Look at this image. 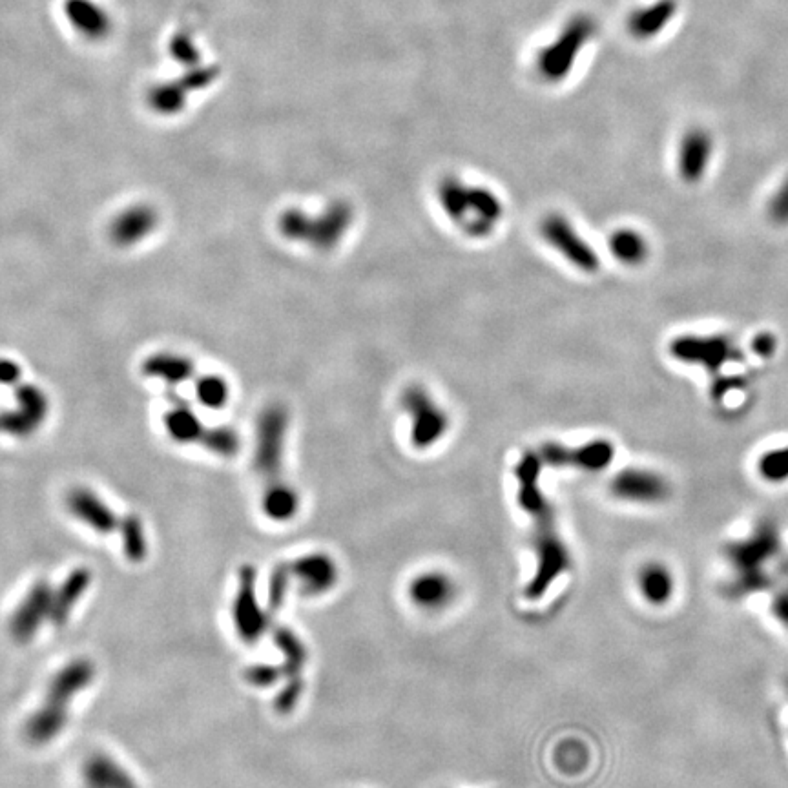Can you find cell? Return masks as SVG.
<instances>
[{
    "mask_svg": "<svg viewBox=\"0 0 788 788\" xmlns=\"http://www.w3.org/2000/svg\"><path fill=\"white\" fill-rule=\"evenodd\" d=\"M185 97H187V90L183 88V84L181 86L179 84H163V86H157L152 90L148 101L157 114L172 115L183 110Z\"/></svg>",
    "mask_w": 788,
    "mask_h": 788,
    "instance_id": "obj_35",
    "label": "cell"
},
{
    "mask_svg": "<svg viewBox=\"0 0 788 788\" xmlns=\"http://www.w3.org/2000/svg\"><path fill=\"white\" fill-rule=\"evenodd\" d=\"M436 197L449 221L469 238L491 236L504 214V205L493 190L467 185L457 176L442 177Z\"/></svg>",
    "mask_w": 788,
    "mask_h": 788,
    "instance_id": "obj_2",
    "label": "cell"
},
{
    "mask_svg": "<svg viewBox=\"0 0 788 788\" xmlns=\"http://www.w3.org/2000/svg\"><path fill=\"white\" fill-rule=\"evenodd\" d=\"M261 508H263V513L270 520L287 522V520L296 517L298 508H300V497H298L296 489L292 488V486L265 489L263 491V500H261Z\"/></svg>",
    "mask_w": 788,
    "mask_h": 788,
    "instance_id": "obj_30",
    "label": "cell"
},
{
    "mask_svg": "<svg viewBox=\"0 0 788 788\" xmlns=\"http://www.w3.org/2000/svg\"><path fill=\"white\" fill-rule=\"evenodd\" d=\"M400 404L411 422L409 438L416 449H429L442 440L449 429V415L422 385L405 387Z\"/></svg>",
    "mask_w": 788,
    "mask_h": 788,
    "instance_id": "obj_5",
    "label": "cell"
},
{
    "mask_svg": "<svg viewBox=\"0 0 788 788\" xmlns=\"http://www.w3.org/2000/svg\"><path fill=\"white\" fill-rule=\"evenodd\" d=\"M768 218L776 225H788V177L768 201Z\"/></svg>",
    "mask_w": 788,
    "mask_h": 788,
    "instance_id": "obj_41",
    "label": "cell"
},
{
    "mask_svg": "<svg viewBox=\"0 0 788 788\" xmlns=\"http://www.w3.org/2000/svg\"><path fill=\"white\" fill-rule=\"evenodd\" d=\"M557 763L566 772H577L579 768L586 765V754L582 750L581 743H564L557 750Z\"/></svg>",
    "mask_w": 788,
    "mask_h": 788,
    "instance_id": "obj_40",
    "label": "cell"
},
{
    "mask_svg": "<svg viewBox=\"0 0 788 788\" xmlns=\"http://www.w3.org/2000/svg\"><path fill=\"white\" fill-rule=\"evenodd\" d=\"M86 788H139L126 768L106 754L88 757L83 767Z\"/></svg>",
    "mask_w": 788,
    "mask_h": 788,
    "instance_id": "obj_23",
    "label": "cell"
},
{
    "mask_svg": "<svg viewBox=\"0 0 788 788\" xmlns=\"http://www.w3.org/2000/svg\"><path fill=\"white\" fill-rule=\"evenodd\" d=\"M172 53H174L177 61H181V63L188 64L196 61V50L192 46V41H188L183 35H179L172 41Z\"/></svg>",
    "mask_w": 788,
    "mask_h": 788,
    "instance_id": "obj_42",
    "label": "cell"
},
{
    "mask_svg": "<svg viewBox=\"0 0 788 788\" xmlns=\"http://www.w3.org/2000/svg\"><path fill=\"white\" fill-rule=\"evenodd\" d=\"M159 218L156 208L135 205L121 212L110 225V239L119 247H132L156 230Z\"/></svg>",
    "mask_w": 788,
    "mask_h": 788,
    "instance_id": "obj_20",
    "label": "cell"
},
{
    "mask_svg": "<svg viewBox=\"0 0 788 788\" xmlns=\"http://www.w3.org/2000/svg\"><path fill=\"white\" fill-rule=\"evenodd\" d=\"M66 506L73 517L81 520L88 528L94 529L101 535H110L119 528L117 515L103 498L94 493L92 489L75 488L66 497Z\"/></svg>",
    "mask_w": 788,
    "mask_h": 788,
    "instance_id": "obj_16",
    "label": "cell"
},
{
    "mask_svg": "<svg viewBox=\"0 0 788 788\" xmlns=\"http://www.w3.org/2000/svg\"><path fill=\"white\" fill-rule=\"evenodd\" d=\"M92 584V571L86 568L73 570L57 590H53L52 610H50V623L55 626H64L68 623L73 608L81 601L84 593Z\"/></svg>",
    "mask_w": 788,
    "mask_h": 788,
    "instance_id": "obj_22",
    "label": "cell"
},
{
    "mask_svg": "<svg viewBox=\"0 0 788 788\" xmlns=\"http://www.w3.org/2000/svg\"><path fill=\"white\" fill-rule=\"evenodd\" d=\"M232 621L239 639L245 644H256L269 630V615L261 610L256 595V570L243 566L239 570L236 599L232 604Z\"/></svg>",
    "mask_w": 788,
    "mask_h": 788,
    "instance_id": "obj_8",
    "label": "cell"
},
{
    "mask_svg": "<svg viewBox=\"0 0 788 788\" xmlns=\"http://www.w3.org/2000/svg\"><path fill=\"white\" fill-rule=\"evenodd\" d=\"M610 252L617 260L630 265V267H637L641 265L648 258L650 254V247L648 241L644 238L643 234H639L637 230L633 229H619L613 232L610 236Z\"/></svg>",
    "mask_w": 788,
    "mask_h": 788,
    "instance_id": "obj_29",
    "label": "cell"
},
{
    "mask_svg": "<svg viewBox=\"0 0 788 788\" xmlns=\"http://www.w3.org/2000/svg\"><path fill=\"white\" fill-rule=\"evenodd\" d=\"M170 400V411L165 415V426L168 435L172 436L179 444H201L207 426L199 420L192 405L187 400L177 396L172 389L166 391Z\"/></svg>",
    "mask_w": 788,
    "mask_h": 788,
    "instance_id": "obj_21",
    "label": "cell"
},
{
    "mask_svg": "<svg viewBox=\"0 0 788 788\" xmlns=\"http://www.w3.org/2000/svg\"><path fill=\"white\" fill-rule=\"evenodd\" d=\"M712 152H714V143L706 130L701 128L688 130L679 143V154H677V168L681 179L690 185L699 183L705 177Z\"/></svg>",
    "mask_w": 788,
    "mask_h": 788,
    "instance_id": "obj_17",
    "label": "cell"
},
{
    "mask_svg": "<svg viewBox=\"0 0 788 788\" xmlns=\"http://www.w3.org/2000/svg\"><path fill=\"white\" fill-rule=\"evenodd\" d=\"M143 373L150 378L163 380L165 384L177 385L188 382L196 374V367L183 354L157 353L143 363Z\"/></svg>",
    "mask_w": 788,
    "mask_h": 788,
    "instance_id": "obj_27",
    "label": "cell"
},
{
    "mask_svg": "<svg viewBox=\"0 0 788 788\" xmlns=\"http://www.w3.org/2000/svg\"><path fill=\"white\" fill-rule=\"evenodd\" d=\"M64 11L73 28L88 39L99 41L110 33V19L94 0H68Z\"/></svg>",
    "mask_w": 788,
    "mask_h": 788,
    "instance_id": "obj_26",
    "label": "cell"
},
{
    "mask_svg": "<svg viewBox=\"0 0 788 788\" xmlns=\"http://www.w3.org/2000/svg\"><path fill=\"white\" fill-rule=\"evenodd\" d=\"M301 695H303V679L300 675L289 677V683L281 688L274 699L276 712L281 716L291 714L292 710L300 703Z\"/></svg>",
    "mask_w": 788,
    "mask_h": 788,
    "instance_id": "obj_38",
    "label": "cell"
},
{
    "mask_svg": "<svg viewBox=\"0 0 788 788\" xmlns=\"http://www.w3.org/2000/svg\"><path fill=\"white\" fill-rule=\"evenodd\" d=\"M353 223V205L345 199H336L320 214L287 208L278 219V230L289 241L303 243L316 252H331L342 243Z\"/></svg>",
    "mask_w": 788,
    "mask_h": 788,
    "instance_id": "obj_3",
    "label": "cell"
},
{
    "mask_svg": "<svg viewBox=\"0 0 788 788\" xmlns=\"http://www.w3.org/2000/svg\"><path fill=\"white\" fill-rule=\"evenodd\" d=\"M776 550H778V533L772 524H761L752 539L730 548V555L739 571L737 590L748 593V591L767 588V575L761 570V564L772 553H776Z\"/></svg>",
    "mask_w": 788,
    "mask_h": 788,
    "instance_id": "obj_6",
    "label": "cell"
},
{
    "mask_svg": "<svg viewBox=\"0 0 788 788\" xmlns=\"http://www.w3.org/2000/svg\"><path fill=\"white\" fill-rule=\"evenodd\" d=\"M285 675L281 672L280 666L274 664H254L245 670V679L256 688H270L281 681Z\"/></svg>",
    "mask_w": 788,
    "mask_h": 788,
    "instance_id": "obj_39",
    "label": "cell"
},
{
    "mask_svg": "<svg viewBox=\"0 0 788 788\" xmlns=\"http://www.w3.org/2000/svg\"><path fill=\"white\" fill-rule=\"evenodd\" d=\"M752 351L757 356H763V358L772 356V354L776 353V338L772 334H768V332L757 334L754 342H752Z\"/></svg>",
    "mask_w": 788,
    "mask_h": 788,
    "instance_id": "obj_44",
    "label": "cell"
},
{
    "mask_svg": "<svg viewBox=\"0 0 788 788\" xmlns=\"http://www.w3.org/2000/svg\"><path fill=\"white\" fill-rule=\"evenodd\" d=\"M291 588V575H289V568L287 562H281L270 575L269 581V608L272 612L280 610L283 602L287 599V593Z\"/></svg>",
    "mask_w": 788,
    "mask_h": 788,
    "instance_id": "obj_37",
    "label": "cell"
},
{
    "mask_svg": "<svg viewBox=\"0 0 788 788\" xmlns=\"http://www.w3.org/2000/svg\"><path fill=\"white\" fill-rule=\"evenodd\" d=\"M409 597L418 608L435 612L455 601L457 584L444 571H426L409 584Z\"/></svg>",
    "mask_w": 788,
    "mask_h": 788,
    "instance_id": "obj_18",
    "label": "cell"
},
{
    "mask_svg": "<svg viewBox=\"0 0 788 788\" xmlns=\"http://www.w3.org/2000/svg\"><path fill=\"white\" fill-rule=\"evenodd\" d=\"M196 394L201 405H205L208 409H221L229 402V384L225 382L223 376L205 374L197 378Z\"/></svg>",
    "mask_w": 788,
    "mask_h": 788,
    "instance_id": "obj_33",
    "label": "cell"
},
{
    "mask_svg": "<svg viewBox=\"0 0 788 788\" xmlns=\"http://www.w3.org/2000/svg\"><path fill=\"white\" fill-rule=\"evenodd\" d=\"M610 488L615 497L639 504H657L670 495L668 482L648 469H624L613 478Z\"/></svg>",
    "mask_w": 788,
    "mask_h": 788,
    "instance_id": "obj_15",
    "label": "cell"
},
{
    "mask_svg": "<svg viewBox=\"0 0 788 788\" xmlns=\"http://www.w3.org/2000/svg\"><path fill=\"white\" fill-rule=\"evenodd\" d=\"M289 431V411L281 404H270L261 411L256 426L254 467L265 482V489L291 486L285 478V446Z\"/></svg>",
    "mask_w": 788,
    "mask_h": 788,
    "instance_id": "obj_4",
    "label": "cell"
},
{
    "mask_svg": "<svg viewBox=\"0 0 788 788\" xmlns=\"http://www.w3.org/2000/svg\"><path fill=\"white\" fill-rule=\"evenodd\" d=\"M540 462L557 469H581L597 473L612 464L615 449L608 440H593L584 446L566 447L548 442L540 447Z\"/></svg>",
    "mask_w": 788,
    "mask_h": 788,
    "instance_id": "obj_11",
    "label": "cell"
},
{
    "mask_svg": "<svg viewBox=\"0 0 788 788\" xmlns=\"http://www.w3.org/2000/svg\"><path fill=\"white\" fill-rule=\"evenodd\" d=\"M15 398L17 409L0 413V433L19 438L33 435L48 416V398L35 385H19Z\"/></svg>",
    "mask_w": 788,
    "mask_h": 788,
    "instance_id": "obj_12",
    "label": "cell"
},
{
    "mask_svg": "<svg viewBox=\"0 0 788 788\" xmlns=\"http://www.w3.org/2000/svg\"><path fill=\"white\" fill-rule=\"evenodd\" d=\"M595 32V24L588 17H579L564 28L559 39L542 55V72L550 81L564 79L577 61L582 48Z\"/></svg>",
    "mask_w": 788,
    "mask_h": 788,
    "instance_id": "obj_10",
    "label": "cell"
},
{
    "mask_svg": "<svg viewBox=\"0 0 788 788\" xmlns=\"http://www.w3.org/2000/svg\"><path fill=\"white\" fill-rule=\"evenodd\" d=\"M677 13L675 0H655L654 4L633 11L628 19V30L637 39H652L674 21Z\"/></svg>",
    "mask_w": 788,
    "mask_h": 788,
    "instance_id": "obj_25",
    "label": "cell"
},
{
    "mask_svg": "<svg viewBox=\"0 0 788 788\" xmlns=\"http://www.w3.org/2000/svg\"><path fill=\"white\" fill-rule=\"evenodd\" d=\"M542 466L539 455L531 451L524 453L515 466V478L519 484L517 498L520 508L533 522V548L537 555V571L524 591L529 601L540 599L553 581L571 568L570 551L559 537L555 511L540 488Z\"/></svg>",
    "mask_w": 788,
    "mask_h": 788,
    "instance_id": "obj_1",
    "label": "cell"
},
{
    "mask_svg": "<svg viewBox=\"0 0 788 788\" xmlns=\"http://www.w3.org/2000/svg\"><path fill=\"white\" fill-rule=\"evenodd\" d=\"M121 529V539H123V550L126 559L130 562H141L148 553V542H146L145 528L143 522L135 515H128L119 522Z\"/></svg>",
    "mask_w": 788,
    "mask_h": 788,
    "instance_id": "obj_32",
    "label": "cell"
},
{
    "mask_svg": "<svg viewBox=\"0 0 788 788\" xmlns=\"http://www.w3.org/2000/svg\"><path fill=\"white\" fill-rule=\"evenodd\" d=\"M272 639L283 655V663L280 664L283 675L287 679L300 675L303 666L309 661V652L300 637L287 626H276L272 632Z\"/></svg>",
    "mask_w": 788,
    "mask_h": 788,
    "instance_id": "obj_28",
    "label": "cell"
},
{
    "mask_svg": "<svg viewBox=\"0 0 788 788\" xmlns=\"http://www.w3.org/2000/svg\"><path fill=\"white\" fill-rule=\"evenodd\" d=\"M670 353L679 362L695 363L717 373L725 363L739 358V349L728 336H679L670 345Z\"/></svg>",
    "mask_w": 788,
    "mask_h": 788,
    "instance_id": "obj_9",
    "label": "cell"
},
{
    "mask_svg": "<svg viewBox=\"0 0 788 788\" xmlns=\"http://www.w3.org/2000/svg\"><path fill=\"white\" fill-rule=\"evenodd\" d=\"M94 677L95 666L90 659H75L53 675L46 692V701L55 705H70L75 695L92 685Z\"/></svg>",
    "mask_w": 788,
    "mask_h": 788,
    "instance_id": "obj_19",
    "label": "cell"
},
{
    "mask_svg": "<svg viewBox=\"0 0 788 788\" xmlns=\"http://www.w3.org/2000/svg\"><path fill=\"white\" fill-rule=\"evenodd\" d=\"M759 473L761 477L770 482H783L788 478V446L778 447L765 453L759 460Z\"/></svg>",
    "mask_w": 788,
    "mask_h": 788,
    "instance_id": "obj_36",
    "label": "cell"
},
{
    "mask_svg": "<svg viewBox=\"0 0 788 788\" xmlns=\"http://www.w3.org/2000/svg\"><path fill=\"white\" fill-rule=\"evenodd\" d=\"M21 380V367L11 360L0 358V384L17 385Z\"/></svg>",
    "mask_w": 788,
    "mask_h": 788,
    "instance_id": "obj_43",
    "label": "cell"
},
{
    "mask_svg": "<svg viewBox=\"0 0 788 788\" xmlns=\"http://www.w3.org/2000/svg\"><path fill=\"white\" fill-rule=\"evenodd\" d=\"M641 591L646 597V601L652 604H664L670 599L672 591H674V582L670 573L664 570L663 566L657 564H650L641 571Z\"/></svg>",
    "mask_w": 788,
    "mask_h": 788,
    "instance_id": "obj_31",
    "label": "cell"
},
{
    "mask_svg": "<svg viewBox=\"0 0 788 788\" xmlns=\"http://www.w3.org/2000/svg\"><path fill=\"white\" fill-rule=\"evenodd\" d=\"M540 236L575 269L593 274L601 267V260L593 247L566 216L557 212L544 216L540 221Z\"/></svg>",
    "mask_w": 788,
    "mask_h": 788,
    "instance_id": "obj_7",
    "label": "cell"
},
{
    "mask_svg": "<svg viewBox=\"0 0 788 788\" xmlns=\"http://www.w3.org/2000/svg\"><path fill=\"white\" fill-rule=\"evenodd\" d=\"M68 723V706L44 703L24 725V737L32 745H46L59 736Z\"/></svg>",
    "mask_w": 788,
    "mask_h": 788,
    "instance_id": "obj_24",
    "label": "cell"
},
{
    "mask_svg": "<svg viewBox=\"0 0 788 788\" xmlns=\"http://www.w3.org/2000/svg\"><path fill=\"white\" fill-rule=\"evenodd\" d=\"M292 581L298 582V591L307 597H318L331 591L338 584V566L327 553H311L287 562Z\"/></svg>",
    "mask_w": 788,
    "mask_h": 788,
    "instance_id": "obj_14",
    "label": "cell"
},
{
    "mask_svg": "<svg viewBox=\"0 0 788 788\" xmlns=\"http://www.w3.org/2000/svg\"><path fill=\"white\" fill-rule=\"evenodd\" d=\"M52 586L46 581L35 582L32 590L26 593L17 610L10 619L11 637L19 643L32 641L37 632L41 630L44 621H50L52 610Z\"/></svg>",
    "mask_w": 788,
    "mask_h": 788,
    "instance_id": "obj_13",
    "label": "cell"
},
{
    "mask_svg": "<svg viewBox=\"0 0 788 788\" xmlns=\"http://www.w3.org/2000/svg\"><path fill=\"white\" fill-rule=\"evenodd\" d=\"M199 446L208 449L212 455L232 458L238 455L241 442H239L238 433L234 429H230V427H207V431H205Z\"/></svg>",
    "mask_w": 788,
    "mask_h": 788,
    "instance_id": "obj_34",
    "label": "cell"
}]
</instances>
